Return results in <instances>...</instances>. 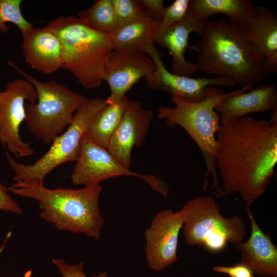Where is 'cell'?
Segmentation results:
<instances>
[{
	"label": "cell",
	"mask_w": 277,
	"mask_h": 277,
	"mask_svg": "<svg viewBox=\"0 0 277 277\" xmlns=\"http://www.w3.org/2000/svg\"><path fill=\"white\" fill-rule=\"evenodd\" d=\"M215 164L225 195L250 206L268 187L277 164V123L249 116L221 124Z\"/></svg>",
	"instance_id": "cell-1"
},
{
	"label": "cell",
	"mask_w": 277,
	"mask_h": 277,
	"mask_svg": "<svg viewBox=\"0 0 277 277\" xmlns=\"http://www.w3.org/2000/svg\"><path fill=\"white\" fill-rule=\"evenodd\" d=\"M195 45L199 70L209 75L227 77L242 87L260 83L269 75L253 45L249 26L238 27L224 19L206 23Z\"/></svg>",
	"instance_id": "cell-2"
},
{
	"label": "cell",
	"mask_w": 277,
	"mask_h": 277,
	"mask_svg": "<svg viewBox=\"0 0 277 277\" xmlns=\"http://www.w3.org/2000/svg\"><path fill=\"white\" fill-rule=\"evenodd\" d=\"M7 189L14 194L36 200L41 217L58 230L100 239L104 224L98 202L101 185L51 189L44 184L18 181Z\"/></svg>",
	"instance_id": "cell-3"
},
{
	"label": "cell",
	"mask_w": 277,
	"mask_h": 277,
	"mask_svg": "<svg viewBox=\"0 0 277 277\" xmlns=\"http://www.w3.org/2000/svg\"><path fill=\"white\" fill-rule=\"evenodd\" d=\"M235 91L225 93L215 86H209L206 88L204 97L200 101L189 102L171 96V100L175 107L161 106L158 109L159 120L165 119L169 127L180 126L196 144L206 166L202 191L207 189L208 178L211 175V188L218 197H222L225 194L219 184L215 164L216 134L221 124L220 115L214 108Z\"/></svg>",
	"instance_id": "cell-4"
},
{
	"label": "cell",
	"mask_w": 277,
	"mask_h": 277,
	"mask_svg": "<svg viewBox=\"0 0 277 277\" xmlns=\"http://www.w3.org/2000/svg\"><path fill=\"white\" fill-rule=\"evenodd\" d=\"M63 47V68L83 87H98L104 81L106 65L113 51L109 35L97 32L73 15L60 16L45 26Z\"/></svg>",
	"instance_id": "cell-5"
},
{
	"label": "cell",
	"mask_w": 277,
	"mask_h": 277,
	"mask_svg": "<svg viewBox=\"0 0 277 277\" xmlns=\"http://www.w3.org/2000/svg\"><path fill=\"white\" fill-rule=\"evenodd\" d=\"M9 63L33 85L37 92V102L25 105L24 122L28 129L43 143H52L69 126L75 112L87 98L55 80L40 82L12 61Z\"/></svg>",
	"instance_id": "cell-6"
},
{
	"label": "cell",
	"mask_w": 277,
	"mask_h": 277,
	"mask_svg": "<svg viewBox=\"0 0 277 277\" xmlns=\"http://www.w3.org/2000/svg\"><path fill=\"white\" fill-rule=\"evenodd\" d=\"M186 244L203 246L212 252L223 250L227 243L235 245L244 240L246 228L238 215L225 217L211 196H197L187 201L182 209Z\"/></svg>",
	"instance_id": "cell-7"
},
{
	"label": "cell",
	"mask_w": 277,
	"mask_h": 277,
	"mask_svg": "<svg viewBox=\"0 0 277 277\" xmlns=\"http://www.w3.org/2000/svg\"><path fill=\"white\" fill-rule=\"evenodd\" d=\"M107 105L106 100L87 98L75 112L67 130L55 138L48 151L32 165L18 163L5 150L6 159L14 172L13 180L44 184L46 176L57 166L76 162L87 126L95 115Z\"/></svg>",
	"instance_id": "cell-8"
},
{
	"label": "cell",
	"mask_w": 277,
	"mask_h": 277,
	"mask_svg": "<svg viewBox=\"0 0 277 277\" xmlns=\"http://www.w3.org/2000/svg\"><path fill=\"white\" fill-rule=\"evenodd\" d=\"M122 175L140 177L154 190L160 191L163 179L153 174H141L126 168L107 150L83 136L76 164L71 174L75 186L85 187L99 185L105 180Z\"/></svg>",
	"instance_id": "cell-9"
},
{
	"label": "cell",
	"mask_w": 277,
	"mask_h": 277,
	"mask_svg": "<svg viewBox=\"0 0 277 277\" xmlns=\"http://www.w3.org/2000/svg\"><path fill=\"white\" fill-rule=\"evenodd\" d=\"M37 92L26 79L9 82L6 89L0 91V141L16 157L31 155L34 150L24 143L19 135V127L25 121V102L34 103Z\"/></svg>",
	"instance_id": "cell-10"
},
{
	"label": "cell",
	"mask_w": 277,
	"mask_h": 277,
	"mask_svg": "<svg viewBox=\"0 0 277 277\" xmlns=\"http://www.w3.org/2000/svg\"><path fill=\"white\" fill-rule=\"evenodd\" d=\"M183 223L181 210L163 209L152 219L145 231L146 260L152 270L161 271L177 261L179 235Z\"/></svg>",
	"instance_id": "cell-11"
},
{
	"label": "cell",
	"mask_w": 277,
	"mask_h": 277,
	"mask_svg": "<svg viewBox=\"0 0 277 277\" xmlns=\"http://www.w3.org/2000/svg\"><path fill=\"white\" fill-rule=\"evenodd\" d=\"M145 53L153 60L155 71L145 77L147 86L151 89L166 92L180 99L196 102L204 96L206 88L209 86L231 87L236 85L232 80L222 76L213 78H191L178 75L169 71L164 65L161 53L153 45Z\"/></svg>",
	"instance_id": "cell-12"
},
{
	"label": "cell",
	"mask_w": 277,
	"mask_h": 277,
	"mask_svg": "<svg viewBox=\"0 0 277 277\" xmlns=\"http://www.w3.org/2000/svg\"><path fill=\"white\" fill-rule=\"evenodd\" d=\"M155 70L153 60L144 52L113 50L106 65L104 78L111 92L106 99L108 105L121 101L142 77Z\"/></svg>",
	"instance_id": "cell-13"
},
{
	"label": "cell",
	"mask_w": 277,
	"mask_h": 277,
	"mask_svg": "<svg viewBox=\"0 0 277 277\" xmlns=\"http://www.w3.org/2000/svg\"><path fill=\"white\" fill-rule=\"evenodd\" d=\"M153 117L137 101H128L122 118L112 134L107 148L124 167L130 169L131 151L143 144Z\"/></svg>",
	"instance_id": "cell-14"
},
{
	"label": "cell",
	"mask_w": 277,
	"mask_h": 277,
	"mask_svg": "<svg viewBox=\"0 0 277 277\" xmlns=\"http://www.w3.org/2000/svg\"><path fill=\"white\" fill-rule=\"evenodd\" d=\"M250 84L236 90L215 107L221 124L251 113L277 108V89L274 85L261 84L252 88Z\"/></svg>",
	"instance_id": "cell-15"
},
{
	"label": "cell",
	"mask_w": 277,
	"mask_h": 277,
	"mask_svg": "<svg viewBox=\"0 0 277 277\" xmlns=\"http://www.w3.org/2000/svg\"><path fill=\"white\" fill-rule=\"evenodd\" d=\"M22 34L25 59L31 68L45 74L63 68V47L54 33L46 27H33Z\"/></svg>",
	"instance_id": "cell-16"
},
{
	"label": "cell",
	"mask_w": 277,
	"mask_h": 277,
	"mask_svg": "<svg viewBox=\"0 0 277 277\" xmlns=\"http://www.w3.org/2000/svg\"><path fill=\"white\" fill-rule=\"evenodd\" d=\"M251 224L248 240L235 245L241 253L240 263L260 277H277V248L269 234L258 225L249 206L245 205Z\"/></svg>",
	"instance_id": "cell-17"
},
{
	"label": "cell",
	"mask_w": 277,
	"mask_h": 277,
	"mask_svg": "<svg viewBox=\"0 0 277 277\" xmlns=\"http://www.w3.org/2000/svg\"><path fill=\"white\" fill-rule=\"evenodd\" d=\"M206 23H204L187 14L181 22L174 24L162 31L156 37L155 43L166 47L172 56L171 72L178 75L190 76L199 68L195 63H191L185 58L190 33L202 34Z\"/></svg>",
	"instance_id": "cell-18"
},
{
	"label": "cell",
	"mask_w": 277,
	"mask_h": 277,
	"mask_svg": "<svg viewBox=\"0 0 277 277\" xmlns=\"http://www.w3.org/2000/svg\"><path fill=\"white\" fill-rule=\"evenodd\" d=\"M253 45L265 71L277 72V15L263 6H256L249 25Z\"/></svg>",
	"instance_id": "cell-19"
},
{
	"label": "cell",
	"mask_w": 277,
	"mask_h": 277,
	"mask_svg": "<svg viewBox=\"0 0 277 277\" xmlns=\"http://www.w3.org/2000/svg\"><path fill=\"white\" fill-rule=\"evenodd\" d=\"M256 7L251 0H190L188 14L204 23L212 15L222 13L229 23L238 27L249 26Z\"/></svg>",
	"instance_id": "cell-20"
},
{
	"label": "cell",
	"mask_w": 277,
	"mask_h": 277,
	"mask_svg": "<svg viewBox=\"0 0 277 277\" xmlns=\"http://www.w3.org/2000/svg\"><path fill=\"white\" fill-rule=\"evenodd\" d=\"M159 25L146 11L137 20L119 27L109 35L113 50L145 53L155 43Z\"/></svg>",
	"instance_id": "cell-21"
},
{
	"label": "cell",
	"mask_w": 277,
	"mask_h": 277,
	"mask_svg": "<svg viewBox=\"0 0 277 277\" xmlns=\"http://www.w3.org/2000/svg\"><path fill=\"white\" fill-rule=\"evenodd\" d=\"M128 101V98L125 96L115 104L108 105L93 118L84 136L107 149L111 137L122 118Z\"/></svg>",
	"instance_id": "cell-22"
},
{
	"label": "cell",
	"mask_w": 277,
	"mask_h": 277,
	"mask_svg": "<svg viewBox=\"0 0 277 277\" xmlns=\"http://www.w3.org/2000/svg\"><path fill=\"white\" fill-rule=\"evenodd\" d=\"M78 18L91 29L109 35L119 28L111 0L95 1L78 13Z\"/></svg>",
	"instance_id": "cell-23"
},
{
	"label": "cell",
	"mask_w": 277,
	"mask_h": 277,
	"mask_svg": "<svg viewBox=\"0 0 277 277\" xmlns=\"http://www.w3.org/2000/svg\"><path fill=\"white\" fill-rule=\"evenodd\" d=\"M21 0H0V31H9L7 23L14 24L23 33L33 27V24L27 21L21 11Z\"/></svg>",
	"instance_id": "cell-24"
},
{
	"label": "cell",
	"mask_w": 277,
	"mask_h": 277,
	"mask_svg": "<svg viewBox=\"0 0 277 277\" xmlns=\"http://www.w3.org/2000/svg\"><path fill=\"white\" fill-rule=\"evenodd\" d=\"M119 27L142 17L146 12L141 0H111Z\"/></svg>",
	"instance_id": "cell-25"
},
{
	"label": "cell",
	"mask_w": 277,
	"mask_h": 277,
	"mask_svg": "<svg viewBox=\"0 0 277 277\" xmlns=\"http://www.w3.org/2000/svg\"><path fill=\"white\" fill-rule=\"evenodd\" d=\"M190 0H176L165 7L157 36L169 27L183 21L187 15Z\"/></svg>",
	"instance_id": "cell-26"
},
{
	"label": "cell",
	"mask_w": 277,
	"mask_h": 277,
	"mask_svg": "<svg viewBox=\"0 0 277 277\" xmlns=\"http://www.w3.org/2000/svg\"><path fill=\"white\" fill-rule=\"evenodd\" d=\"M53 264L57 268L62 277H87L84 271V262L74 265L67 264L61 259L52 260ZM92 277H109L106 272H102Z\"/></svg>",
	"instance_id": "cell-27"
},
{
	"label": "cell",
	"mask_w": 277,
	"mask_h": 277,
	"mask_svg": "<svg viewBox=\"0 0 277 277\" xmlns=\"http://www.w3.org/2000/svg\"><path fill=\"white\" fill-rule=\"evenodd\" d=\"M7 187L0 181V211L21 215L23 211L18 204L9 194Z\"/></svg>",
	"instance_id": "cell-28"
},
{
	"label": "cell",
	"mask_w": 277,
	"mask_h": 277,
	"mask_svg": "<svg viewBox=\"0 0 277 277\" xmlns=\"http://www.w3.org/2000/svg\"><path fill=\"white\" fill-rule=\"evenodd\" d=\"M212 269L215 272L227 274L229 277H258L241 263L232 266H215Z\"/></svg>",
	"instance_id": "cell-29"
},
{
	"label": "cell",
	"mask_w": 277,
	"mask_h": 277,
	"mask_svg": "<svg viewBox=\"0 0 277 277\" xmlns=\"http://www.w3.org/2000/svg\"><path fill=\"white\" fill-rule=\"evenodd\" d=\"M141 2L145 10L160 24L165 8L164 1L141 0Z\"/></svg>",
	"instance_id": "cell-30"
},
{
	"label": "cell",
	"mask_w": 277,
	"mask_h": 277,
	"mask_svg": "<svg viewBox=\"0 0 277 277\" xmlns=\"http://www.w3.org/2000/svg\"><path fill=\"white\" fill-rule=\"evenodd\" d=\"M11 235V231H10V232H9L8 233V234H7V235L6 236V238L4 242L3 243V245H2V246L0 248V256H1V254L2 253V251H3V250L4 248V247H5L7 241L10 238ZM0 277H1V274H0Z\"/></svg>",
	"instance_id": "cell-31"
}]
</instances>
